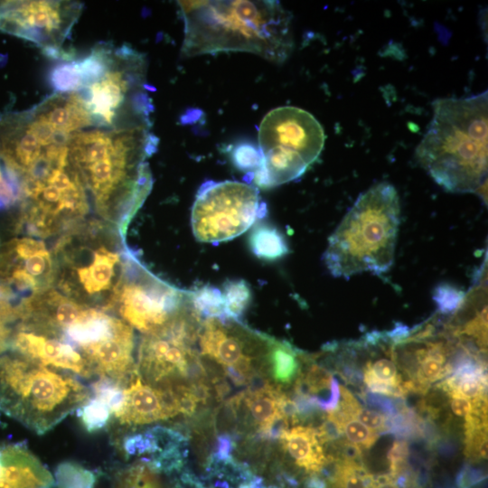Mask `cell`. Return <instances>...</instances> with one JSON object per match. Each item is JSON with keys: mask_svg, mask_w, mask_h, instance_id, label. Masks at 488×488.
<instances>
[{"mask_svg": "<svg viewBox=\"0 0 488 488\" xmlns=\"http://www.w3.org/2000/svg\"><path fill=\"white\" fill-rule=\"evenodd\" d=\"M76 130L69 142L70 160L99 219L124 235L127 222L148 195L152 176L146 158L158 140L150 122L113 129L92 127Z\"/></svg>", "mask_w": 488, "mask_h": 488, "instance_id": "6da1fadb", "label": "cell"}, {"mask_svg": "<svg viewBox=\"0 0 488 488\" xmlns=\"http://www.w3.org/2000/svg\"><path fill=\"white\" fill-rule=\"evenodd\" d=\"M186 57L242 52L283 63L294 47L292 15L277 1H179Z\"/></svg>", "mask_w": 488, "mask_h": 488, "instance_id": "7a4b0ae2", "label": "cell"}, {"mask_svg": "<svg viewBox=\"0 0 488 488\" xmlns=\"http://www.w3.org/2000/svg\"><path fill=\"white\" fill-rule=\"evenodd\" d=\"M416 159L450 192H477L486 182L488 95L436 99Z\"/></svg>", "mask_w": 488, "mask_h": 488, "instance_id": "3957f363", "label": "cell"}, {"mask_svg": "<svg viewBox=\"0 0 488 488\" xmlns=\"http://www.w3.org/2000/svg\"><path fill=\"white\" fill-rule=\"evenodd\" d=\"M52 257L55 290L80 305L112 314L133 257L118 227L89 218L58 236Z\"/></svg>", "mask_w": 488, "mask_h": 488, "instance_id": "277c9868", "label": "cell"}, {"mask_svg": "<svg viewBox=\"0 0 488 488\" xmlns=\"http://www.w3.org/2000/svg\"><path fill=\"white\" fill-rule=\"evenodd\" d=\"M400 221L395 187L382 182L360 194L331 235L324 254L334 277L388 272L393 265Z\"/></svg>", "mask_w": 488, "mask_h": 488, "instance_id": "5b68a950", "label": "cell"}, {"mask_svg": "<svg viewBox=\"0 0 488 488\" xmlns=\"http://www.w3.org/2000/svg\"><path fill=\"white\" fill-rule=\"evenodd\" d=\"M90 398L73 376L14 351L0 354V410L38 435L52 429Z\"/></svg>", "mask_w": 488, "mask_h": 488, "instance_id": "8992f818", "label": "cell"}, {"mask_svg": "<svg viewBox=\"0 0 488 488\" xmlns=\"http://www.w3.org/2000/svg\"><path fill=\"white\" fill-rule=\"evenodd\" d=\"M19 183L22 221L29 234L60 236L89 219L90 200L69 146L42 152Z\"/></svg>", "mask_w": 488, "mask_h": 488, "instance_id": "52a82bcc", "label": "cell"}, {"mask_svg": "<svg viewBox=\"0 0 488 488\" xmlns=\"http://www.w3.org/2000/svg\"><path fill=\"white\" fill-rule=\"evenodd\" d=\"M258 138L261 163L253 182L266 189L301 177L323 151L325 134L308 111L283 106L263 117Z\"/></svg>", "mask_w": 488, "mask_h": 488, "instance_id": "ba28073f", "label": "cell"}, {"mask_svg": "<svg viewBox=\"0 0 488 488\" xmlns=\"http://www.w3.org/2000/svg\"><path fill=\"white\" fill-rule=\"evenodd\" d=\"M201 316L191 298L157 330L141 339L136 374L147 384L170 388L186 378L193 368H202L193 344L198 337Z\"/></svg>", "mask_w": 488, "mask_h": 488, "instance_id": "9c48e42d", "label": "cell"}, {"mask_svg": "<svg viewBox=\"0 0 488 488\" xmlns=\"http://www.w3.org/2000/svg\"><path fill=\"white\" fill-rule=\"evenodd\" d=\"M266 213L267 205L256 186L207 181L199 188L192 208V233L200 242L217 244L241 235Z\"/></svg>", "mask_w": 488, "mask_h": 488, "instance_id": "30bf717a", "label": "cell"}, {"mask_svg": "<svg viewBox=\"0 0 488 488\" xmlns=\"http://www.w3.org/2000/svg\"><path fill=\"white\" fill-rule=\"evenodd\" d=\"M72 1H0V31L33 42L49 57L69 61L62 43L80 14Z\"/></svg>", "mask_w": 488, "mask_h": 488, "instance_id": "8fae6325", "label": "cell"}, {"mask_svg": "<svg viewBox=\"0 0 488 488\" xmlns=\"http://www.w3.org/2000/svg\"><path fill=\"white\" fill-rule=\"evenodd\" d=\"M189 292L155 277L132 257L112 314L144 334L164 325L187 302Z\"/></svg>", "mask_w": 488, "mask_h": 488, "instance_id": "7c38bea8", "label": "cell"}, {"mask_svg": "<svg viewBox=\"0 0 488 488\" xmlns=\"http://www.w3.org/2000/svg\"><path fill=\"white\" fill-rule=\"evenodd\" d=\"M201 353L224 369L237 385H246L255 373L253 362L267 344L268 336L256 333L229 318L210 317L201 323Z\"/></svg>", "mask_w": 488, "mask_h": 488, "instance_id": "4fadbf2b", "label": "cell"}, {"mask_svg": "<svg viewBox=\"0 0 488 488\" xmlns=\"http://www.w3.org/2000/svg\"><path fill=\"white\" fill-rule=\"evenodd\" d=\"M53 257L42 238L14 239L0 254V285L26 304L52 287ZM17 301V300H16Z\"/></svg>", "mask_w": 488, "mask_h": 488, "instance_id": "5bb4252c", "label": "cell"}, {"mask_svg": "<svg viewBox=\"0 0 488 488\" xmlns=\"http://www.w3.org/2000/svg\"><path fill=\"white\" fill-rule=\"evenodd\" d=\"M8 348L46 366L67 370L84 378L94 375L85 358L70 343L18 324L12 332Z\"/></svg>", "mask_w": 488, "mask_h": 488, "instance_id": "9a60e30c", "label": "cell"}, {"mask_svg": "<svg viewBox=\"0 0 488 488\" xmlns=\"http://www.w3.org/2000/svg\"><path fill=\"white\" fill-rule=\"evenodd\" d=\"M123 389V399L114 413L120 425L151 424L175 417L180 413L173 388H158L147 384L136 374Z\"/></svg>", "mask_w": 488, "mask_h": 488, "instance_id": "2e32d148", "label": "cell"}, {"mask_svg": "<svg viewBox=\"0 0 488 488\" xmlns=\"http://www.w3.org/2000/svg\"><path fill=\"white\" fill-rule=\"evenodd\" d=\"M0 488H52L48 469L27 447L19 444L0 447Z\"/></svg>", "mask_w": 488, "mask_h": 488, "instance_id": "e0dca14e", "label": "cell"}, {"mask_svg": "<svg viewBox=\"0 0 488 488\" xmlns=\"http://www.w3.org/2000/svg\"><path fill=\"white\" fill-rule=\"evenodd\" d=\"M286 395L267 384L254 390H246L235 398L243 404L258 434L264 438H277L288 428L289 421L282 412Z\"/></svg>", "mask_w": 488, "mask_h": 488, "instance_id": "ac0fdd59", "label": "cell"}, {"mask_svg": "<svg viewBox=\"0 0 488 488\" xmlns=\"http://www.w3.org/2000/svg\"><path fill=\"white\" fill-rule=\"evenodd\" d=\"M303 353L286 342L269 338L267 364L275 382L291 384L301 372Z\"/></svg>", "mask_w": 488, "mask_h": 488, "instance_id": "d6986e66", "label": "cell"}, {"mask_svg": "<svg viewBox=\"0 0 488 488\" xmlns=\"http://www.w3.org/2000/svg\"><path fill=\"white\" fill-rule=\"evenodd\" d=\"M249 245L252 253L258 258L276 260L285 257L288 245L281 231L267 222L254 225L249 237Z\"/></svg>", "mask_w": 488, "mask_h": 488, "instance_id": "ffe728a7", "label": "cell"}, {"mask_svg": "<svg viewBox=\"0 0 488 488\" xmlns=\"http://www.w3.org/2000/svg\"><path fill=\"white\" fill-rule=\"evenodd\" d=\"M163 474L148 463L138 460L117 473L113 488H166Z\"/></svg>", "mask_w": 488, "mask_h": 488, "instance_id": "44dd1931", "label": "cell"}, {"mask_svg": "<svg viewBox=\"0 0 488 488\" xmlns=\"http://www.w3.org/2000/svg\"><path fill=\"white\" fill-rule=\"evenodd\" d=\"M226 318L239 321L251 300V290L244 280H228L221 290Z\"/></svg>", "mask_w": 488, "mask_h": 488, "instance_id": "7402d4cb", "label": "cell"}, {"mask_svg": "<svg viewBox=\"0 0 488 488\" xmlns=\"http://www.w3.org/2000/svg\"><path fill=\"white\" fill-rule=\"evenodd\" d=\"M54 478L56 488H94L97 481L93 471L71 461L59 464Z\"/></svg>", "mask_w": 488, "mask_h": 488, "instance_id": "603a6c76", "label": "cell"}, {"mask_svg": "<svg viewBox=\"0 0 488 488\" xmlns=\"http://www.w3.org/2000/svg\"><path fill=\"white\" fill-rule=\"evenodd\" d=\"M193 308L201 317L226 318L221 290L212 286H203L189 292Z\"/></svg>", "mask_w": 488, "mask_h": 488, "instance_id": "cb8c5ba5", "label": "cell"}, {"mask_svg": "<svg viewBox=\"0 0 488 488\" xmlns=\"http://www.w3.org/2000/svg\"><path fill=\"white\" fill-rule=\"evenodd\" d=\"M340 422L347 443L361 449L370 448L379 437V433L369 428L361 422L352 417H343L336 411L330 412Z\"/></svg>", "mask_w": 488, "mask_h": 488, "instance_id": "d4e9b609", "label": "cell"}, {"mask_svg": "<svg viewBox=\"0 0 488 488\" xmlns=\"http://www.w3.org/2000/svg\"><path fill=\"white\" fill-rule=\"evenodd\" d=\"M78 417L89 432L99 430L108 422L112 410L102 399L93 396L77 409Z\"/></svg>", "mask_w": 488, "mask_h": 488, "instance_id": "484cf974", "label": "cell"}, {"mask_svg": "<svg viewBox=\"0 0 488 488\" xmlns=\"http://www.w3.org/2000/svg\"><path fill=\"white\" fill-rule=\"evenodd\" d=\"M464 453L473 463L487 459V426H465Z\"/></svg>", "mask_w": 488, "mask_h": 488, "instance_id": "4316f807", "label": "cell"}, {"mask_svg": "<svg viewBox=\"0 0 488 488\" xmlns=\"http://www.w3.org/2000/svg\"><path fill=\"white\" fill-rule=\"evenodd\" d=\"M466 295L456 286L447 283L437 286L433 293V299L438 312L443 315L455 314L463 305Z\"/></svg>", "mask_w": 488, "mask_h": 488, "instance_id": "83f0119b", "label": "cell"}, {"mask_svg": "<svg viewBox=\"0 0 488 488\" xmlns=\"http://www.w3.org/2000/svg\"><path fill=\"white\" fill-rule=\"evenodd\" d=\"M364 369H366L376 380L393 388L403 389V380L398 374L397 366L392 360V354L389 358L380 357L375 361L369 360L365 363Z\"/></svg>", "mask_w": 488, "mask_h": 488, "instance_id": "f1b7e54d", "label": "cell"}, {"mask_svg": "<svg viewBox=\"0 0 488 488\" xmlns=\"http://www.w3.org/2000/svg\"><path fill=\"white\" fill-rule=\"evenodd\" d=\"M50 80L59 93L73 92L81 88L80 79L72 61L56 65L51 71Z\"/></svg>", "mask_w": 488, "mask_h": 488, "instance_id": "f546056e", "label": "cell"}, {"mask_svg": "<svg viewBox=\"0 0 488 488\" xmlns=\"http://www.w3.org/2000/svg\"><path fill=\"white\" fill-rule=\"evenodd\" d=\"M233 162L240 170L255 172L260 165L259 150L249 145L237 147L232 155Z\"/></svg>", "mask_w": 488, "mask_h": 488, "instance_id": "4dcf8cb0", "label": "cell"}, {"mask_svg": "<svg viewBox=\"0 0 488 488\" xmlns=\"http://www.w3.org/2000/svg\"><path fill=\"white\" fill-rule=\"evenodd\" d=\"M353 418L377 433L387 432V417L378 411L362 408L356 410Z\"/></svg>", "mask_w": 488, "mask_h": 488, "instance_id": "1f68e13d", "label": "cell"}, {"mask_svg": "<svg viewBox=\"0 0 488 488\" xmlns=\"http://www.w3.org/2000/svg\"><path fill=\"white\" fill-rule=\"evenodd\" d=\"M362 399L369 406L375 408L382 413L384 412L387 418L392 417L399 412L398 406L389 398L371 392H364Z\"/></svg>", "mask_w": 488, "mask_h": 488, "instance_id": "d6a6232c", "label": "cell"}, {"mask_svg": "<svg viewBox=\"0 0 488 488\" xmlns=\"http://www.w3.org/2000/svg\"><path fill=\"white\" fill-rule=\"evenodd\" d=\"M450 399V407L454 414L458 417L466 418L473 411V403L472 400L456 393V392H448L447 393Z\"/></svg>", "mask_w": 488, "mask_h": 488, "instance_id": "836d02e7", "label": "cell"}, {"mask_svg": "<svg viewBox=\"0 0 488 488\" xmlns=\"http://www.w3.org/2000/svg\"><path fill=\"white\" fill-rule=\"evenodd\" d=\"M340 384L336 378L333 377L330 385L329 398L324 401L318 402V408L328 413L335 410L341 399Z\"/></svg>", "mask_w": 488, "mask_h": 488, "instance_id": "e575fe53", "label": "cell"}, {"mask_svg": "<svg viewBox=\"0 0 488 488\" xmlns=\"http://www.w3.org/2000/svg\"><path fill=\"white\" fill-rule=\"evenodd\" d=\"M15 321L14 316L0 311V354L6 352L12 335V328L9 324Z\"/></svg>", "mask_w": 488, "mask_h": 488, "instance_id": "d590c367", "label": "cell"}, {"mask_svg": "<svg viewBox=\"0 0 488 488\" xmlns=\"http://www.w3.org/2000/svg\"><path fill=\"white\" fill-rule=\"evenodd\" d=\"M194 488H207V487L198 480L194 485ZM209 488H214V487L211 486Z\"/></svg>", "mask_w": 488, "mask_h": 488, "instance_id": "8d00e7d4", "label": "cell"}, {"mask_svg": "<svg viewBox=\"0 0 488 488\" xmlns=\"http://www.w3.org/2000/svg\"><path fill=\"white\" fill-rule=\"evenodd\" d=\"M0 467H1V463H0Z\"/></svg>", "mask_w": 488, "mask_h": 488, "instance_id": "74e56055", "label": "cell"}]
</instances>
